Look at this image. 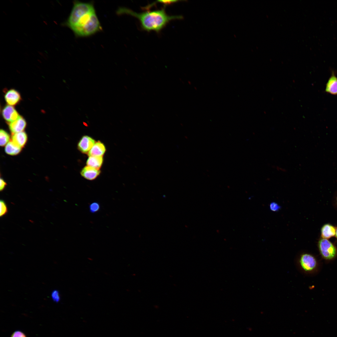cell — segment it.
<instances>
[{
  "instance_id": "10",
  "label": "cell",
  "mask_w": 337,
  "mask_h": 337,
  "mask_svg": "<svg viewBox=\"0 0 337 337\" xmlns=\"http://www.w3.org/2000/svg\"><path fill=\"white\" fill-rule=\"evenodd\" d=\"M99 169H97L90 166L84 167L81 172V175L85 179L89 180L95 179L100 173Z\"/></svg>"
},
{
  "instance_id": "3",
  "label": "cell",
  "mask_w": 337,
  "mask_h": 337,
  "mask_svg": "<svg viewBox=\"0 0 337 337\" xmlns=\"http://www.w3.org/2000/svg\"><path fill=\"white\" fill-rule=\"evenodd\" d=\"M101 30L100 23L95 12L89 21L74 34L77 37H87L92 35Z\"/></svg>"
},
{
  "instance_id": "16",
  "label": "cell",
  "mask_w": 337,
  "mask_h": 337,
  "mask_svg": "<svg viewBox=\"0 0 337 337\" xmlns=\"http://www.w3.org/2000/svg\"><path fill=\"white\" fill-rule=\"evenodd\" d=\"M21 148L19 146L13 142H9L5 147V151L7 154L11 155L18 154L21 151Z\"/></svg>"
},
{
  "instance_id": "25",
  "label": "cell",
  "mask_w": 337,
  "mask_h": 337,
  "mask_svg": "<svg viewBox=\"0 0 337 337\" xmlns=\"http://www.w3.org/2000/svg\"><path fill=\"white\" fill-rule=\"evenodd\" d=\"M335 237H336V238L337 239V228L336 229V232H335Z\"/></svg>"
},
{
  "instance_id": "5",
  "label": "cell",
  "mask_w": 337,
  "mask_h": 337,
  "mask_svg": "<svg viewBox=\"0 0 337 337\" xmlns=\"http://www.w3.org/2000/svg\"><path fill=\"white\" fill-rule=\"evenodd\" d=\"M299 264L305 272L310 273L314 271L318 267V262L313 255L308 253L302 254L299 260Z\"/></svg>"
},
{
  "instance_id": "26",
  "label": "cell",
  "mask_w": 337,
  "mask_h": 337,
  "mask_svg": "<svg viewBox=\"0 0 337 337\" xmlns=\"http://www.w3.org/2000/svg\"></svg>"
},
{
  "instance_id": "24",
  "label": "cell",
  "mask_w": 337,
  "mask_h": 337,
  "mask_svg": "<svg viewBox=\"0 0 337 337\" xmlns=\"http://www.w3.org/2000/svg\"><path fill=\"white\" fill-rule=\"evenodd\" d=\"M0 184V190L2 191L4 189L7 183L2 179L1 178Z\"/></svg>"
},
{
  "instance_id": "19",
  "label": "cell",
  "mask_w": 337,
  "mask_h": 337,
  "mask_svg": "<svg viewBox=\"0 0 337 337\" xmlns=\"http://www.w3.org/2000/svg\"><path fill=\"white\" fill-rule=\"evenodd\" d=\"M89 208L90 212L95 213L99 210L100 208V206L98 203L93 202L90 205Z\"/></svg>"
},
{
  "instance_id": "11",
  "label": "cell",
  "mask_w": 337,
  "mask_h": 337,
  "mask_svg": "<svg viewBox=\"0 0 337 337\" xmlns=\"http://www.w3.org/2000/svg\"><path fill=\"white\" fill-rule=\"evenodd\" d=\"M325 91L333 95H337V77L333 73L326 84Z\"/></svg>"
},
{
  "instance_id": "14",
  "label": "cell",
  "mask_w": 337,
  "mask_h": 337,
  "mask_svg": "<svg viewBox=\"0 0 337 337\" xmlns=\"http://www.w3.org/2000/svg\"><path fill=\"white\" fill-rule=\"evenodd\" d=\"M12 134V141L21 148L23 147L27 140V136L26 133L22 131Z\"/></svg>"
},
{
  "instance_id": "15",
  "label": "cell",
  "mask_w": 337,
  "mask_h": 337,
  "mask_svg": "<svg viewBox=\"0 0 337 337\" xmlns=\"http://www.w3.org/2000/svg\"><path fill=\"white\" fill-rule=\"evenodd\" d=\"M102 156H89L86 161L87 166L97 169H99L102 164Z\"/></svg>"
},
{
  "instance_id": "4",
  "label": "cell",
  "mask_w": 337,
  "mask_h": 337,
  "mask_svg": "<svg viewBox=\"0 0 337 337\" xmlns=\"http://www.w3.org/2000/svg\"><path fill=\"white\" fill-rule=\"evenodd\" d=\"M318 247L322 257L326 260H333L337 256L336 247L327 239H320L318 243Z\"/></svg>"
},
{
  "instance_id": "7",
  "label": "cell",
  "mask_w": 337,
  "mask_h": 337,
  "mask_svg": "<svg viewBox=\"0 0 337 337\" xmlns=\"http://www.w3.org/2000/svg\"><path fill=\"white\" fill-rule=\"evenodd\" d=\"M2 115L4 119L9 123L17 120L20 116L13 106L8 105L3 108Z\"/></svg>"
},
{
  "instance_id": "9",
  "label": "cell",
  "mask_w": 337,
  "mask_h": 337,
  "mask_svg": "<svg viewBox=\"0 0 337 337\" xmlns=\"http://www.w3.org/2000/svg\"><path fill=\"white\" fill-rule=\"evenodd\" d=\"M26 125V120L21 116L17 120L9 124V129L12 134L22 132Z\"/></svg>"
},
{
  "instance_id": "12",
  "label": "cell",
  "mask_w": 337,
  "mask_h": 337,
  "mask_svg": "<svg viewBox=\"0 0 337 337\" xmlns=\"http://www.w3.org/2000/svg\"><path fill=\"white\" fill-rule=\"evenodd\" d=\"M106 151L104 144L100 141L96 142L88 153L89 156H102Z\"/></svg>"
},
{
  "instance_id": "13",
  "label": "cell",
  "mask_w": 337,
  "mask_h": 337,
  "mask_svg": "<svg viewBox=\"0 0 337 337\" xmlns=\"http://www.w3.org/2000/svg\"><path fill=\"white\" fill-rule=\"evenodd\" d=\"M335 228L329 224L324 225L321 230V236L322 238L328 239L334 237L335 235Z\"/></svg>"
},
{
  "instance_id": "17",
  "label": "cell",
  "mask_w": 337,
  "mask_h": 337,
  "mask_svg": "<svg viewBox=\"0 0 337 337\" xmlns=\"http://www.w3.org/2000/svg\"><path fill=\"white\" fill-rule=\"evenodd\" d=\"M0 144L3 146L7 144L10 140V136L3 129L0 131Z\"/></svg>"
},
{
  "instance_id": "8",
  "label": "cell",
  "mask_w": 337,
  "mask_h": 337,
  "mask_svg": "<svg viewBox=\"0 0 337 337\" xmlns=\"http://www.w3.org/2000/svg\"><path fill=\"white\" fill-rule=\"evenodd\" d=\"M4 98L7 104L12 106L17 104L21 100L19 93L13 89H10L6 92Z\"/></svg>"
},
{
  "instance_id": "21",
  "label": "cell",
  "mask_w": 337,
  "mask_h": 337,
  "mask_svg": "<svg viewBox=\"0 0 337 337\" xmlns=\"http://www.w3.org/2000/svg\"><path fill=\"white\" fill-rule=\"evenodd\" d=\"M51 297L52 300L55 302H58L60 300L59 293L57 290H54L52 291L51 294Z\"/></svg>"
},
{
  "instance_id": "6",
  "label": "cell",
  "mask_w": 337,
  "mask_h": 337,
  "mask_svg": "<svg viewBox=\"0 0 337 337\" xmlns=\"http://www.w3.org/2000/svg\"><path fill=\"white\" fill-rule=\"evenodd\" d=\"M95 143V140L91 137L84 135L78 144V148L81 152L88 154Z\"/></svg>"
},
{
  "instance_id": "2",
  "label": "cell",
  "mask_w": 337,
  "mask_h": 337,
  "mask_svg": "<svg viewBox=\"0 0 337 337\" xmlns=\"http://www.w3.org/2000/svg\"><path fill=\"white\" fill-rule=\"evenodd\" d=\"M95 10L92 3L75 1L69 16L64 25L71 29L85 15Z\"/></svg>"
},
{
  "instance_id": "22",
  "label": "cell",
  "mask_w": 337,
  "mask_h": 337,
  "mask_svg": "<svg viewBox=\"0 0 337 337\" xmlns=\"http://www.w3.org/2000/svg\"><path fill=\"white\" fill-rule=\"evenodd\" d=\"M11 337H27L26 335L22 332L20 330H17L13 332L11 336Z\"/></svg>"
},
{
  "instance_id": "20",
  "label": "cell",
  "mask_w": 337,
  "mask_h": 337,
  "mask_svg": "<svg viewBox=\"0 0 337 337\" xmlns=\"http://www.w3.org/2000/svg\"><path fill=\"white\" fill-rule=\"evenodd\" d=\"M281 208V207L276 202H272L270 204V209L273 212H278Z\"/></svg>"
},
{
  "instance_id": "1",
  "label": "cell",
  "mask_w": 337,
  "mask_h": 337,
  "mask_svg": "<svg viewBox=\"0 0 337 337\" xmlns=\"http://www.w3.org/2000/svg\"><path fill=\"white\" fill-rule=\"evenodd\" d=\"M165 7L161 9L147 11L138 13L131 10L120 7L117 12L119 14H125L136 18L139 21L143 30L150 32L154 31L159 32L170 21L183 18L182 16H169L166 13Z\"/></svg>"
},
{
  "instance_id": "23",
  "label": "cell",
  "mask_w": 337,
  "mask_h": 337,
  "mask_svg": "<svg viewBox=\"0 0 337 337\" xmlns=\"http://www.w3.org/2000/svg\"><path fill=\"white\" fill-rule=\"evenodd\" d=\"M178 1L177 0H159L157 1V2L163 3L164 4V7H165V6L177 2Z\"/></svg>"
},
{
  "instance_id": "18",
  "label": "cell",
  "mask_w": 337,
  "mask_h": 337,
  "mask_svg": "<svg viewBox=\"0 0 337 337\" xmlns=\"http://www.w3.org/2000/svg\"><path fill=\"white\" fill-rule=\"evenodd\" d=\"M0 216L2 217L7 213L8 210L7 205L4 201L1 200L0 202Z\"/></svg>"
}]
</instances>
